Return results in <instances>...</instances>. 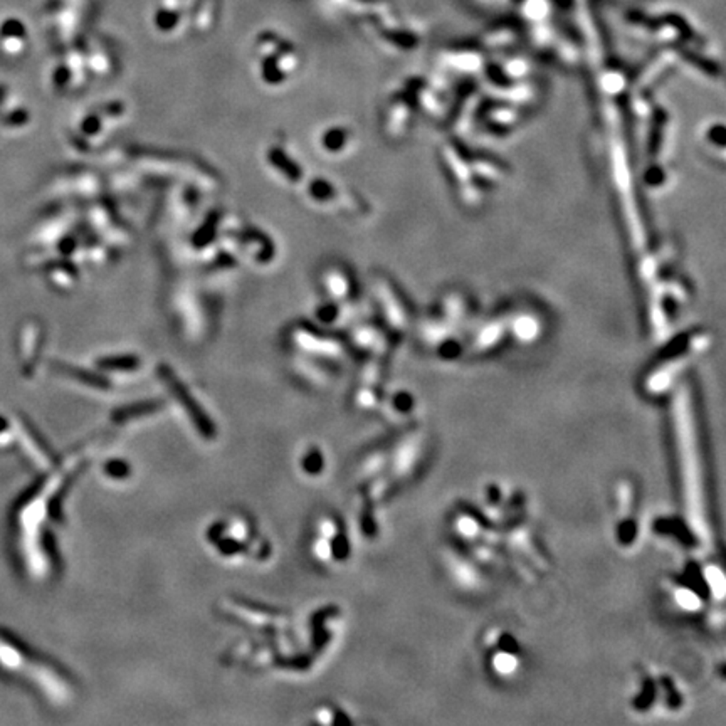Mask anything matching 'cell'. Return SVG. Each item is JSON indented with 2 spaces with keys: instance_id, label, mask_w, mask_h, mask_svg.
I'll return each mask as SVG.
<instances>
[{
  "instance_id": "cell-4",
  "label": "cell",
  "mask_w": 726,
  "mask_h": 726,
  "mask_svg": "<svg viewBox=\"0 0 726 726\" xmlns=\"http://www.w3.org/2000/svg\"><path fill=\"white\" fill-rule=\"evenodd\" d=\"M672 597H675V602L677 603V607L686 612H698L703 605L701 597H699L696 592H693V590L688 587L675 589Z\"/></svg>"
},
{
  "instance_id": "cell-6",
  "label": "cell",
  "mask_w": 726,
  "mask_h": 726,
  "mask_svg": "<svg viewBox=\"0 0 726 726\" xmlns=\"http://www.w3.org/2000/svg\"><path fill=\"white\" fill-rule=\"evenodd\" d=\"M453 572H454V577H456V580L462 585V587H476V584H478V574H476L474 568H472L467 562H464V560H459V558L454 560Z\"/></svg>"
},
{
  "instance_id": "cell-8",
  "label": "cell",
  "mask_w": 726,
  "mask_h": 726,
  "mask_svg": "<svg viewBox=\"0 0 726 726\" xmlns=\"http://www.w3.org/2000/svg\"><path fill=\"white\" fill-rule=\"evenodd\" d=\"M617 496H619V510H620V513H622V515L629 513L627 510H631V506H632V489H631V486H627V484H624V483L620 484Z\"/></svg>"
},
{
  "instance_id": "cell-1",
  "label": "cell",
  "mask_w": 726,
  "mask_h": 726,
  "mask_svg": "<svg viewBox=\"0 0 726 726\" xmlns=\"http://www.w3.org/2000/svg\"><path fill=\"white\" fill-rule=\"evenodd\" d=\"M672 422H675L677 464H679L681 488H683L684 516L694 536L706 541L710 538V528H708L706 516L705 484H703L696 426H694L693 407H691L688 392L681 390L677 393Z\"/></svg>"
},
{
  "instance_id": "cell-2",
  "label": "cell",
  "mask_w": 726,
  "mask_h": 726,
  "mask_svg": "<svg viewBox=\"0 0 726 726\" xmlns=\"http://www.w3.org/2000/svg\"><path fill=\"white\" fill-rule=\"evenodd\" d=\"M419 450H421V441L419 437H412L407 443L402 445L397 453L395 464H393V472H395L399 478H404L412 469L415 464V459L419 457Z\"/></svg>"
},
{
  "instance_id": "cell-3",
  "label": "cell",
  "mask_w": 726,
  "mask_h": 726,
  "mask_svg": "<svg viewBox=\"0 0 726 726\" xmlns=\"http://www.w3.org/2000/svg\"><path fill=\"white\" fill-rule=\"evenodd\" d=\"M518 666H519L518 658H516L513 653H510V651H500V653L494 654L491 659L493 671L501 677H511L513 675H516Z\"/></svg>"
},
{
  "instance_id": "cell-7",
  "label": "cell",
  "mask_w": 726,
  "mask_h": 726,
  "mask_svg": "<svg viewBox=\"0 0 726 726\" xmlns=\"http://www.w3.org/2000/svg\"><path fill=\"white\" fill-rule=\"evenodd\" d=\"M456 531L461 536H464L469 540V538H474L476 535H478L479 527H478V523L471 518V516H461V518L456 522Z\"/></svg>"
},
{
  "instance_id": "cell-5",
  "label": "cell",
  "mask_w": 726,
  "mask_h": 726,
  "mask_svg": "<svg viewBox=\"0 0 726 726\" xmlns=\"http://www.w3.org/2000/svg\"><path fill=\"white\" fill-rule=\"evenodd\" d=\"M705 580H706L708 589H710L711 596L715 597L716 601H723L725 590H726L723 572H721L720 568L715 567V565L708 567L706 570H705Z\"/></svg>"
}]
</instances>
